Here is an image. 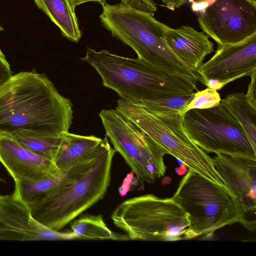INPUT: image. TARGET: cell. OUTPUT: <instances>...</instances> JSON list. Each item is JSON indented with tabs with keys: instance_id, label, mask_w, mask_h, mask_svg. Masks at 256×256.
<instances>
[{
	"instance_id": "cell-1",
	"label": "cell",
	"mask_w": 256,
	"mask_h": 256,
	"mask_svg": "<svg viewBox=\"0 0 256 256\" xmlns=\"http://www.w3.org/2000/svg\"><path fill=\"white\" fill-rule=\"evenodd\" d=\"M72 106L46 74H12L0 86V132L26 130L62 136L72 125Z\"/></svg>"
},
{
	"instance_id": "cell-2",
	"label": "cell",
	"mask_w": 256,
	"mask_h": 256,
	"mask_svg": "<svg viewBox=\"0 0 256 256\" xmlns=\"http://www.w3.org/2000/svg\"><path fill=\"white\" fill-rule=\"evenodd\" d=\"M82 60L93 67L103 85L117 92L121 99L136 105L164 97L189 94L196 84L138 58L96 51L88 48Z\"/></svg>"
},
{
	"instance_id": "cell-3",
	"label": "cell",
	"mask_w": 256,
	"mask_h": 256,
	"mask_svg": "<svg viewBox=\"0 0 256 256\" xmlns=\"http://www.w3.org/2000/svg\"><path fill=\"white\" fill-rule=\"evenodd\" d=\"M153 16L121 2L106 3L99 17L102 26L133 49L138 58L196 84L200 81L198 74L180 60L165 42L168 26Z\"/></svg>"
},
{
	"instance_id": "cell-4",
	"label": "cell",
	"mask_w": 256,
	"mask_h": 256,
	"mask_svg": "<svg viewBox=\"0 0 256 256\" xmlns=\"http://www.w3.org/2000/svg\"><path fill=\"white\" fill-rule=\"evenodd\" d=\"M116 151L107 138L102 139L88 170L40 201L28 204L33 218L45 226L58 231L102 200L110 184Z\"/></svg>"
},
{
	"instance_id": "cell-5",
	"label": "cell",
	"mask_w": 256,
	"mask_h": 256,
	"mask_svg": "<svg viewBox=\"0 0 256 256\" xmlns=\"http://www.w3.org/2000/svg\"><path fill=\"white\" fill-rule=\"evenodd\" d=\"M111 218L131 240L171 242L195 238L184 212L172 198L152 194L132 198L118 205Z\"/></svg>"
},
{
	"instance_id": "cell-6",
	"label": "cell",
	"mask_w": 256,
	"mask_h": 256,
	"mask_svg": "<svg viewBox=\"0 0 256 256\" xmlns=\"http://www.w3.org/2000/svg\"><path fill=\"white\" fill-rule=\"evenodd\" d=\"M172 198L184 212L195 238L242 222L240 204L230 192L192 170H188Z\"/></svg>"
},
{
	"instance_id": "cell-7",
	"label": "cell",
	"mask_w": 256,
	"mask_h": 256,
	"mask_svg": "<svg viewBox=\"0 0 256 256\" xmlns=\"http://www.w3.org/2000/svg\"><path fill=\"white\" fill-rule=\"evenodd\" d=\"M116 108L144 132L166 154L182 161L189 170L225 186L212 158L186 134L182 114H152L121 98L118 100Z\"/></svg>"
},
{
	"instance_id": "cell-8",
	"label": "cell",
	"mask_w": 256,
	"mask_h": 256,
	"mask_svg": "<svg viewBox=\"0 0 256 256\" xmlns=\"http://www.w3.org/2000/svg\"><path fill=\"white\" fill-rule=\"evenodd\" d=\"M99 116L111 143L138 180L149 184L163 176L166 152L117 109L102 110Z\"/></svg>"
},
{
	"instance_id": "cell-9",
	"label": "cell",
	"mask_w": 256,
	"mask_h": 256,
	"mask_svg": "<svg viewBox=\"0 0 256 256\" xmlns=\"http://www.w3.org/2000/svg\"><path fill=\"white\" fill-rule=\"evenodd\" d=\"M182 120L186 134L205 152L256 160V150L242 126L220 102L211 108L190 110Z\"/></svg>"
},
{
	"instance_id": "cell-10",
	"label": "cell",
	"mask_w": 256,
	"mask_h": 256,
	"mask_svg": "<svg viewBox=\"0 0 256 256\" xmlns=\"http://www.w3.org/2000/svg\"><path fill=\"white\" fill-rule=\"evenodd\" d=\"M203 32L222 46L256 33V0H188Z\"/></svg>"
},
{
	"instance_id": "cell-11",
	"label": "cell",
	"mask_w": 256,
	"mask_h": 256,
	"mask_svg": "<svg viewBox=\"0 0 256 256\" xmlns=\"http://www.w3.org/2000/svg\"><path fill=\"white\" fill-rule=\"evenodd\" d=\"M226 188L237 198L243 213L242 223L246 228L256 227V160L216 154L212 158Z\"/></svg>"
},
{
	"instance_id": "cell-12",
	"label": "cell",
	"mask_w": 256,
	"mask_h": 256,
	"mask_svg": "<svg viewBox=\"0 0 256 256\" xmlns=\"http://www.w3.org/2000/svg\"><path fill=\"white\" fill-rule=\"evenodd\" d=\"M76 240L74 233L51 230L36 221L14 193L0 194V240Z\"/></svg>"
},
{
	"instance_id": "cell-13",
	"label": "cell",
	"mask_w": 256,
	"mask_h": 256,
	"mask_svg": "<svg viewBox=\"0 0 256 256\" xmlns=\"http://www.w3.org/2000/svg\"><path fill=\"white\" fill-rule=\"evenodd\" d=\"M256 72V33L234 44L218 46L214 55L197 72L200 82L214 80L224 86Z\"/></svg>"
},
{
	"instance_id": "cell-14",
	"label": "cell",
	"mask_w": 256,
	"mask_h": 256,
	"mask_svg": "<svg viewBox=\"0 0 256 256\" xmlns=\"http://www.w3.org/2000/svg\"><path fill=\"white\" fill-rule=\"evenodd\" d=\"M0 162L14 181H36L62 174L50 160L20 144L9 132H0Z\"/></svg>"
},
{
	"instance_id": "cell-15",
	"label": "cell",
	"mask_w": 256,
	"mask_h": 256,
	"mask_svg": "<svg viewBox=\"0 0 256 256\" xmlns=\"http://www.w3.org/2000/svg\"><path fill=\"white\" fill-rule=\"evenodd\" d=\"M164 40L174 54L196 74L205 58L214 51L208 36L188 26L176 29L168 26Z\"/></svg>"
},
{
	"instance_id": "cell-16",
	"label": "cell",
	"mask_w": 256,
	"mask_h": 256,
	"mask_svg": "<svg viewBox=\"0 0 256 256\" xmlns=\"http://www.w3.org/2000/svg\"><path fill=\"white\" fill-rule=\"evenodd\" d=\"M102 140L94 136L64 132L54 162L62 173L72 168L90 163L95 158Z\"/></svg>"
},
{
	"instance_id": "cell-17",
	"label": "cell",
	"mask_w": 256,
	"mask_h": 256,
	"mask_svg": "<svg viewBox=\"0 0 256 256\" xmlns=\"http://www.w3.org/2000/svg\"><path fill=\"white\" fill-rule=\"evenodd\" d=\"M93 160L60 174L40 180L16 181L13 193L27 204L40 202L54 192L74 181L90 168Z\"/></svg>"
},
{
	"instance_id": "cell-18",
	"label": "cell",
	"mask_w": 256,
	"mask_h": 256,
	"mask_svg": "<svg viewBox=\"0 0 256 256\" xmlns=\"http://www.w3.org/2000/svg\"><path fill=\"white\" fill-rule=\"evenodd\" d=\"M38 9L44 12L60 30L63 36L75 42L82 36L78 18L69 0H34Z\"/></svg>"
},
{
	"instance_id": "cell-19",
	"label": "cell",
	"mask_w": 256,
	"mask_h": 256,
	"mask_svg": "<svg viewBox=\"0 0 256 256\" xmlns=\"http://www.w3.org/2000/svg\"><path fill=\"white\" fill-rule=\"evenodd\" d=\"M220 102L240 123L254 149L256 150V108L242 92H232Z\"/></svg>"
},
{
	"instance_id": "cell-20",
	"label": "cell",
	"mask_w": 256,
	"mask_h": 256,
	"mask_svg": "<svg viewBox=\"0 0 256 256\" xmlns=\"http://www.w3.org/2000/svg\"><path fill=\"white\" fill-rule=\"evenodd\" d=\"M9 133L25 148L54 161L60 146L62 136H56L26 130H17Z\"/></svg>"
},
{
	"instance_id": "cell-21",
	"label": "cell",
	"mask_w": 256,
	"mask_h": 256,
	"mask_svg": "<svg viewBox=\"0 0 256 256\" xmlns=\"http://www.w3.org/2000/svg\"><path fill=\"white\" fill-rule=\"evenodd\" d=\"M71 228L76 239H120L108 227L100 214L82 216L72 224Z\"/></svg>"
},
{
	"instance_id": "cell-22",
	"label": "cell",
	"mask_w": 256,
	"mask_h": 256,
	"mask_svg": "<svg viewBox=\"0 0 256 256\" xmlns=\"http://www.w3.org/2000/svg\"><path fill=\"white\" fill-rule=\"evenodd\" d=\"M194 96V92L189 94L164 97L146 101L138 106L152 114L179 112L183 114Z\"/></svg>"
},
{
	"instance_id": "cell-23",
	"label": "cell",
	"mask_w": 256,
	"mask_h": 256,
	"mask_svg": "<svg viewBox=\"0 0 256 256\" xmlns=\"http://www.w3.org/2000/svg\"><path fill=\"white\" fill-rule=\"evenodd\" d=\"M221 100L217 90L207 88L194 93L184 112L194 108L206 109L214 107L220 103Z\"/></svg>"
},
{
	"instance_id": "cell-24",
	"label": "cell",
	"mask_w": 256,
	"mask_h": 256,
	"mask_svg": "<svg viewBox=\"0 0 256 256\" xmlns=\"http://www.w3.org/2000/svg\"><path fill=\"white\" fill-rule=\"evenodd\" d=\"M122 3L152 15L156 10V7L152 0H122Z\"/></svg>"
},
{
	"instance_id": "cell-25",
	"label": "cell",
	"mask_w": 256,
	"mask_h": 256,
	"mask_svg": "<svg viewBox=\"0 0 256 256\" xmlns=\"http://www.w3.org/2000/svg\"><path fill=\"white\" fill-rule=\"evenodd\" d=\"M250 77L251 81L246 96L249 102L256 108V72H254Z\"/></svg>"
},
{
	"instance_id": "cell-26",
	"label": "cell",
	"mask_w": 256,
	"mask_h": 256,
	"mask_svg": "<svg viewBox=\"0 0 256 256\" xmlns=\"http://www.w3.org/2000/svg\"><path fill=\"white\" fill-rule=\"evenodd\" d=\"M168 8L174 10L184 4L188 0H160Z\"/></svg>"
},
{
	"instance_id": "cell-27",
	"label": "cell",
	"mask_w": 256,
	"mask_h": 256,
	"mask_svg": "<svg viewBox=\"0 0 256 256\" xmlns=\"http://www.w3.org/2000/svg\"><path fill=\"white\" fill-rule=\"evenodd\" d=\"M69 1L72 7L74 10L76 6L88 2H96L101 4L102 6L106 3V0H69Z\"/></svg>"
},
{
	"instance_id": "cell-28",
	"label": "cell",
	"mask_w": 256,
	"mask_h": 256,
	"mask_svg": "<svg viewBox=\"0 0 256 256\" xmlns=\"http://www.w3.org/2000/svg\"><path fill=\"white\" fill-rule=\"evenodd\" d=\"M4 30V28L0 26V32Z\"/></svg>"
},
{
	"instance_id": "cell-29",
	"label": "cell",
	"mask_w": 256,
	"mask_h": 256,
	"mask_svg": "<svg viewBox=\"0 0 256 256\" xmlns=\"http://www.w3.org/2000/svg\"><path fill=\"white\" fill-rule=\"evenodd\" d=\"M2 179L0 178V181H2Z\"/></svg>"
}]
</instances>
